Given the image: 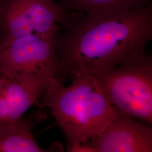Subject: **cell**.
Wrapping results in <instances>:
<instances>
[{
  "instance_id": "cell-1",
  "label": "cell",
  "mask_w": 152,
  "mask_h": 152,
  "mask_svg": "<svg viewBox=\"0 0 152 152\" xmlns=\"http://www.w3.org/2000/svg\"><path fill=\"white\" fill-rule=\"evenodd\" d=\"M64 24L58 37L55 78L83 73L94 76L145 52L152 38V8L143 3L82 12Z\"/></svg>"
},
{
  "instance_id": "cell-2",
  "label": "cell",
  "mask_w": 152,
  "mask_h": 152,
  "mask_svg": "<svg viewBox=\"0 0 152 152\" xmlns=\"http://www.w3.org/2000/svg\"><path fill=\"white\" fill-rule=\"evenodd\" d=\"M71 84L55 77L43 92L42 105L51 110L66 139L68 152L98 136L119 113L114 109L93 76L77 74Z\"/></svg>"
},
{
  "instance_id": "cell-3",
  "label": "cell",
  "mask_w": 152,
  "mask_h": 152,
  "mask_svg": "<svg viewBox=\"0 0 152 152\" xmlns=\"http://www.w3.org/2000/svg\"><path fill=\"white\" fill-rule=\"evenodd\" d=\"M93 77L115 110L152 126L151 55L141 53Z\"/></svg>"
},
{
  "instance_id": "cell-4",
  "label": "cell",
  "mask_w": 152,
  "mask_h": 152,
  "mask_svg": "<svg viewBox=\"0 0 152 152\" xmlns=\"http://www.w3.org/2000/svg\"><path fill=\"white\" fill-rule=\"evenodd\" d=\"M66 16L53 0H0V48L31 34L58 37Z\"/></svg>"
},
{
  "instance_id": "cell-5",
  "label": "cell",
  "mask_w": 152,
  "mask_h": 152,
  "mask_svg": "<svg viewBox=\"0 0 152 152\" xmlns=\"http://www.w3.org/2000/svg\"><path fill=\"white\" fill-rule=\"evenodd\" d=\"M58 37L31 34L0 48V76L49 82L58 69Z\"/></svg>"
},
{
  "instance_id": "cell-6",
  "label": "cell",
  "mask_w": 152,
  "mask_h": 152,
  "mask_svg": "<svg viewBox=\"0 0 152 152\" xmlns=\"http://www.w3.org/2000/svg\"><path fill=\"white\" fill-rule=\"evenodd\" d=\"M82 145L92 152H152V129L118 113L100 134Z\"/></svg>"
},
{
  "instance_id": "cell-7",
  "label": "cell",
  "mask_w": 152,
  "mask_h": 152,
  "mask_svg": "<svg viewBox=\"0 0 152 152\" xmlns=\"http://www.w3.org/2000/svg\"><path fill=\"white\" fill-rule=\"evenodd\" d=\"M48 82L0 76V122L22 118L43 93Z\"/></svg>"
},
{
  "instance_id": "cell-8",
  "label": "cell",
  "mask_w": 152,
  "mask_h": 152,
  "mask_svg": "<svg viewBox=\"0 0 152 152\" xmlns=\"http://www.w3.org/2000/svg\"><path fill=\"white\" fill-rule=\"evenodd\" d=\"M22 118L0 122V152H42Z\"/></svg>"
},
{
  "instance_id": "cell-9",
  "label": "cell",
  "mask_w": 152,
  "mask_h": 152,
  "mask_svg": "<svg viewBox=\"0 0 152 152\" xmlns=\"http://www.w3.org/2000/svg\"><path fill=\"white\" fill-rule=\"evenodd\" d=\"M129 4L128 0H63L60 5L64 10H72L82 13L107 10Z\"/></svg>"
},
{
  "instance_id": "cell-10",
  "label": "cell",
  "mask_w": 152,
  "mask_h": 152,
  "mask_svg": "<svg viewBox=\"0 0 152 152\" xmlns=\"http://www.w3.org/2000/svg\"><path fill=\"white\" fill-rule=\"evenodd\" d=\"M144 0H128V2L130 4H139L143 3Z\"/></svg>"
}]
</instances>
